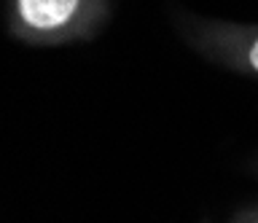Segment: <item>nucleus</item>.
I'll return each instance as SVG.
<instances>
[{
	"label": "nucleus",
	"mask_w": 258,
	"mask_h": 223,
	"mask_svg": "<svg viewBox=\"0 0 258 223\" xmlns=\"http://www.w3.org/2000/svg\"><path fill=\"white\" fill-rule=\"evenodd\" d=\"M19 17L32 30H56L68 25L78 9V0H16Z\"/></svg>",
	"instance_id": "f257e3e1"
},
{
	"label": "nucleus",
	"mask_w": 258,
	"mask_h": 223,
	"mask_svg": "<svg viewBox=\"0 0 258 223\" xmlns=\"http://www.w3.org/2000/svg\"><path fill=\"white\" fill-rule=\"evenodd\" d=\"M250 65L258 70V41H255V46H253V51H250Z\"/></svg>",
	"instance_id": "f03ea898"
}]
</instances>
